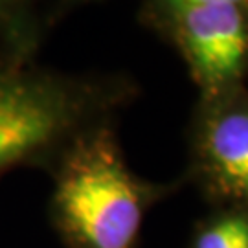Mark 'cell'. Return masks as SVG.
Wrapping results in <instances>:
<instances>
[{
  "instance_id": "obj_1",
  "label": "cell",
  "mask_w": 248,
  "mask_h": 248,
  "mask_svg": "<svg viewBox=\"0 0 248 248\" xmlns=\"http://www.w3.org/2000/svg\"><path fill=\"white\" fill-rule=\"evenodd\" d=\"M138 96L118 72H68L0 52V180L17 169L50 177L83 136L118 124Z\"/></svg>"
},
{
  "instance_id": "obj_2",
  "label": "cell",
  "mask_w": 248,
  "mask_h": 248,
  "mask_svg": "<svg viewBox=\"0 0 248 248\" xmlns=\"http://www.w3.org/2000/svg\"><path fill=\"white\" fill-rule=\"evenodd\" d=\"M48 178V221L62 248H138L149 212L180 186L134 173L118 124L83 136Z\"/></svg>"
},
{
  "instance_id": "obj_3",
  "label": "cell",
  "mask_w": 248,
  "mask_h": 248,
  "mask_svg": "<svg viewBox=\"0 0 248 248\" xmlns=\"http://www.w3.org/2000/svg\"><path fill=\"white\" fill-rule=\"evenodd\" d=\"M142 18L177 48L202 96L245 85L248 74L247 4L142 8Z\"/></svg>"
},
{
  "instance_id": "obj_4",
  "label": "cell",
  "mask_w": 248,
  "mask_h": 248,
  "mask_svg": "<svg viewBox=\"0 0 248 248\" xmlns=\"http://www.w3.org/2000/svg\"><path fill=\"white\" fill-rule=\"evenodd\" d=\"M187 142V178L217 210L248 213L247 87L201 94Z\"/></svg>"
},
{
  "instance_id": "obj_5",
  "label": "cell",
  "mask_w": 248,
  "mask_h": 248,
  "mask_svg": "<svg viewBox=\"0 0 248 248\" xmlns=\"http://www.w3.org/2000/svg\"><path fill=\"white\" fill-rule=\"evenodd\" d=\"M46 0H0V52L39 59L48 28Z\"/></svg>"
},
{
  "instance_id": "obj_6",
  "label": "cell",
  "mask_w": 248,
  "mask_h": 248,
  "mask_svg": "<svg viewBox=\"0 0 248 248\" xmlns=\"http://www.w3.org/2000/svg\"><path fill=\"white\" fill-rule=\"evenodd\" d=\"M189 248H248V213L217 210L195 226Z\"/></svg>"
},
{
  "instance_id": "obj_7",
  "label": "cell",
  "mask_w": 248,
  "mask_h": 248,
  "mask_svg": "<svg viewBox=\"0 0 248 248\" xmlns=\"http://www.w3.org/2000/svg\"><path fill=\"white\" fill-rule=\"evenodd\" d=\"M90 2H96V0H50V6H48V28L52 30L55 28L61 20L72 15L76 9L87 6Z\"/></svg>"
},
{
  "instance_id": "obj_8",
  "label": "cell",
  "mask_w": 248,
  "mask_h": 248,
  "mask_svg": "<svg viewBox=\"0 0 248 248\" xmlns=\"http://www.w3.org/2000/svg\"><path fill=\"white\" fill-rule=\"evenodd\" d=\"M193 4H247V0H143L142 8H171Z\"/></svg>"
},
{
  "instance_id": "obj_9",
  "label": "cell",
  "mask_w": 248,
  "mask_h": 248,
  "mask_svg": "<svg viewBox=\"0 0 248 248\" xmlns=\"http://www.w3.org/2000/svg\"><path fill=\"white\" fill-rule=\"evenodd\" d=\"M247 6H248V0H247Z\"/></svg>"
}]
</instances>
